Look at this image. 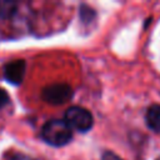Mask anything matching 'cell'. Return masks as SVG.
Segmentation results:
<instances>
[{
	"instance_id": "3",
	"label": "cell",
	"mask_w": 160,
	"mask_h": 160,
	"mask_svg": "<svg viewBox=\"0 0 160 160\" xmlns=\"http://www.w3.org/2000/svg\"><path fill=\"white\" fill-rule=\"evenodd\" d=\"M74 95V91L70 85L65 82H56L48 85L41 91V98L49 104L52 105H61L68 102Z\"/></svg>"
},
{
	"instance_id": "6",
	"label": "cell",
	"mask_w": 160,
	"mask_h": 160,
	"mask_svg": "<svg viewBox=\"0 0 160 160\" xmlns=\"http://www.w3.org/2000/svg\"><path fill=\"white\" fill-rule=\"evenodd\" d=\"M18 11V4L14 1H0V18L10 19Z\"/></svg>"
},
{
	"instance_id": "5",
	"label": "cell",
	"mask_w": 160,
	"mask_h": 160,
	"mask_svg": "<svg viewBox=\"0 0 160 160\" xmlns=\"http://www.w3.org/2000/svg\"><path fill=\"white\" fill-rule=\"evenodd\" d=\"M148 126L156 132H160V104H154L148 108L145 114Z\"/></svg>"
},
{
	"instance_id": "7",
	"label": "cell",
	"mask_w": 160,
	"mask_h": 160,
	"mask_svg": "<svg viewBox=\"0 0 160 160\" xmlns=\"http://www.w3.org/2000/svg\"><path fill=\"white\" fill-rule=\"evenodd\" d=\"M95 16H96V12L92 8H90L88 5H84V4L80 6V19H81L82 22L89 24L94 20Z\"/></svg>"
},
{
	"instance_id": "2",
	"label": "cell",
	"mask_w": 160,
	"mask_h": 160,
	"mask_svg": "<svg viewBox=\"0 0 160 160\" xmlns=\"http://www.w3.org/2000/svg\"><path fill=\"white\" fill-rule=\"evenodd\" d=\"M70 129H75L76 131L85 132L89 131L94 125V118L89 110L81 106H71L65 111L64 120Z\"/></svg>"
},
{
	"instance_id": "11",
	"label": "cell",
	"mask_w": 160,
	"mask_h": 160,
	"mask_svg": "<svg viewBox=\"0 0 160 160\" xmlns=\"http://www.w3.org/2000/svg\"><path fill=\"white\" fill-rule=\"evenodd\" d=\"M158 160H160V158H159V159H158Z\"/></svg>"
},
{
	"instance_id": "4",
	"label": "cell",
	"mask_w": 160,
	"mask_h": 160,
	"mask_svg": "<svg viewBox=\"0 0 160 160\" xmlns=\"http://www.w3.org/2000/svg\"><path fill=\"white\" fill-rule=\"evenodd\" d=\"M26 72V62L21 59L12 60L8 62L4 68V76L5 79L14 85H19L22 82L24 76Z\"/></svg>"
},
{
	"instance_id": "1",
	"label": "cell",
	"mask_w": 160,
	"mask_h": 160,
	"mask_svg": "<svg viewBox=\"0 0 160 160\" xmlns=\"http://www.w3.org/2000/svg\"><path fill=\"white\" fill-rule=\"evenodd\" d=\"M41 136L49 145L59 148L70 142L72 139V130L64 120L52 119L44 124L41 129Z\"/></svg>"
},
{
	"instance_id": "9",
	"label": "cell",
	"mask_w": 160,
	"mask_h": 160,
	"mask_svg": "<svg viewBox=\"0 0 160 160\" xmlns=\"http://www.w3.org/2000/svg\"><path fill=\"white\" fill-rule=\"evenodd\" d=\"M8 102H9V94L4 89L0 88V109L8 105Z\"/></svg>"
},
{
	"instance_id": "10",
	"label": "cell",
	"mask_w": 160,
	"mask_h": 160,
	"mask_svg": "<svg viewBox=\"0 0 160 160\" xmlns=\"http://www.w3.org/2000/svg\"><path fill=\"white\" fill-rule=\"evenodd\" d=\"M101 160H122V159H120L118 155H115L111 151H105L101 156Z\"/></svg>"
},
{
	"instance_id": "8",
	"label": "cell",
	"mask_w": 160,
	"mask_h": 160,
	"mask_svg": "<svg viewBox=\"0 0 160 160\" xmlns=\"http://www.w3.org/2000/svg\"><path fill=\"white\" fill-rule=\"evenodd\" d=\"M8 160H34V159L28 156V155H25V154H22V152H14V154H11L9 156Z\"/></svg>"
}]
</instances>
